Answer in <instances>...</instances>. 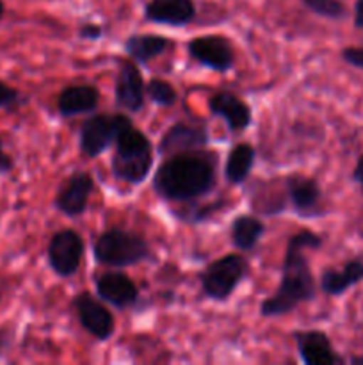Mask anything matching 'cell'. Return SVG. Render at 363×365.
Here are the masks:
<instances>
[{
	"instance_id": "19",
	"label": "cell",
	"mask_w": 363,
	"mask_h": 365,
	"mask_svg": "<svg viewBox=\"0 0 363 365\" xmlns=\"http://www.w3.org/2000/svg\"><path fill=\"white\" fill-rule=\"evenodd\" d=\"M363 280V262L351 260L344 266V269H326L320 274V289L327 296H340L352 285Z\"/></svg>"
},
{
	"instance_id": "15",
	"label": "cell",
	"mask_w": 363,
	"mask_h": 365,
	"mask_svg": "<svg viewBox=\"0 0 363 365\" xmlns=\"http://www.w3.org/2000/svg\"><path fill=\"white\" fill-rule=\"evenodd\" d=\"M294 342L298 346L299 356L306 365L342 364V359L335 355L333 346H331L330 339L324 331H294Z\"/></svg>"
},
{
	"instance_id": "9",
	"label": "cell",
	"mask_w": 363,
	"mask_h": 365,
	"mask_svg": "<svg viewBox=\"0 0 363 365\" xmlns=\"http://www.w3.org/2000/svg\"><path fill=\"white\" fill-rule=\"evenodd\" d=\"M73 309L77 312L80 327L98 342H107L116 331L114 316L89 292H78L73 298Z\"/></svg>"
},
{
	"instance_id": "31",
	"label": "cell",
	"mask_w": 363,
	"mask_h": 365,
	"mask_svg": "<svg viewBox=\"0 0 363 365\" xmlns=\"http://www.w3.org/2000/svg\"><path fill=\"white\" fill-rule=\"evenodd\" d=\"M4 11H6V7H4V2H2V0H0V18L4 16Z\"/></svg>"
},
{
	"instance_id": "24",
	"label": "cell",
	"mask_w": 363,
	"mask_h": 365,
	"mask_svg": "<svg viewBox=\"0 0 363 365\" xmlns=\"http://www.w3.org/2000/svg\"><path fill=\"white\" fill-rule=\"evenodd\" d=\"M302 4L312 13L324 18H331V20H338L345 14V7L340 0H302Z\"/></svg>"
},
{
	"instance_id": "23",
	"label": "cell",
	"mask_w": 363,
	"mask_h": 365,
	"mask_svg": "<svg viewBox=\"0 0 363 365\" xmlns=\"http://www.w3.org/2000/svg\"><path fill=\"white\" fill-rule=\"evenodd\" d=\"M146 96L159 107H171L177 103L178 93L169 82L155 77L146 84Z\"/></svg>"
},
{
	"instance_id": "28",
	"label": "cell",
	"mask_w": 363,
	"mask_h": 365,
	"mask_svg": "<svg viewBox=\"0 0 363 365\" xmlns=\"http://www.w3.org/2000/svg\"><path fill=\"white\" fill-rule=\"evenodd\" d=\"M14 168L13 159L4 152V145H2V139H0V173H9L11 170Z\"/></svg>"
},
{
	"instance_id": "3",
	"label": "cell",
	"mask_w": 363,
	"mask_h": 365,
	"mask_svg": "<svg viewBox=\"0 0 363 365\" xmlns=\"http://www.w3.org/2000/svg\"><path fill=\"white\" fill-rule=\"evenodd\" d=\"M114 145L116 152L110 160L114 177L130 185L142 184L153 166V146L148 135L130 125L117 135Z\"/></svg>"
},
{
	"instance_id": "10",
	"label": "cell",
	"mask_w": 363,
	"mask_h": 365,
	"mask_svg": "<svg viewBox=\"0 0 363 365\" xmlns=\"http://www.w3.org/2000/svg\"><path fill=\"white\" fill-rule=\"evenodd\" d=\"M210 135L205 125L191 123V121H177L171 125L160 138L157 152L160 155H173L182 152H194L209 145Z\"/></svg>"
},
{
	"instance_id": "22",
	"label": "cell",
	"mask_w": 363,
	"mask_h": 365,
	"mask_svg": "<svg viewBox=\"0 0 363 365\" xmlns=\"http://www.w3.org/2000/svg\"><path fill=\"white\" fill-rule=\"evenodd\" d=\"M265 234V225L255 216H237L231 223V242L238 252H251L256 248L262 235Z\"/></svg>"
},
{
	"instance_id": "2",
	"label": "cell",
	"mask_w": 363,
	"mask_h": 365,
	"mask_svg": "<svg viewBox=\"0 0 363 365\" xmlns=\"http://www.w3.org/2000/svg\"><path fill=\"white\" fill-rule=\"evenodd\" d=\"M217 182L216 157L203 152L167 155L153 175V191L171 203H192L214 191Z\"/></svg>"
},
{
	"instance_id": "12",
	"label": "cell",
	"mask_w": 363,
	"mask_h": 365,
	"mask_svg": "<svg viewBox=\"0 0 363 365\" xmlns=\"http://www.w3.org/2000/svg\"><path fill=\"white\" fill-rule=\"evenodd\" d=\"M96 296L114 309L125 310L135 305L139 299V289L130 277L120 271H109L95 280Z\"/></svg>"
},
{
	"instance_id": "13",
	"label": "cell",
	"mask_w": 363,
	"mask_h": 365,
	"mask_svg": "<svg viewBox=\"0 0 363 365\" xmlns=\"http://www.w3.org/2000/svg\"><path fill=\"white\" fill-rule=\"evenodd\" d=\"M209 113L221 118L226 123L228 130L238 134L251 127L253 114L248 103L231 91H219L209 100Z\"/></svg>"
},
{
	"instance_id": "30",
	"label": "cell",
	"mask_w": 363,
	"mask_h": 365,
	"mask_svg": "<svg viewBox=\"0 0 363 365\" xmlns=\"http://www.w3.org/2000/svg\"><path fill=\"white\" fill-rule=\"evenodd\" d=\"M352 180L358 182V184L362 185V191H363V155L359 157L358 163H356L354 171H352Z\"/></svg>"
},
{
	"instance_id": "7",
	"label": "cell",
	"mask_w": 363,
	"mask_h": 365,
	"mask_svg": "<svg viewBox=\"0 0 363 365\" xmlns=\"http://www.w3.org/2000/svg\"><path fill=\"white\" fill-rule=\"evenodd\" d=\"M85 245L80 234L71 228L56 232L52 235L46 248V259L48 266L57 277L71 278L80 269L82 259H84Z\"/></svg>"
},
{
	"instance_id": "4",
	"label": "cell",
	"mask_w": 363,
	"mask_h": 365,
	"mask_svg": "<svg viewBox=\"0 0 363 365\" xmlns=\"http://www.w3.org/2000/svg\"><path fill=\"white\" fill-rule=\"evenodd\" d=\"M93 257L98 264L109 267H132L152 259L148 241L125 228H109L93 241Z\"/></svg>"
},
{
	"instance_id": "25",
	"label": "cell",
	"mask_w": 363,
	"mask_h": 365,
	"mask_svg": "<svg viewBox=\"0 0 363 365\" xmlns=\"http://www.w3.org/2000/svg\"><path fill=\"white\" fill-rule=\"evenodd\" d=\"M18 100H20V93H18V89L11 88V86H7L6 82L0 81V109H2V107L14 106Z\"/></svg>"
},
{
	"instance_id": "21",
	"label": "cell",
	"mask_w": 363,
	"mask_h": 365,
	"mask_svg": "<svg viewBox=\"0 0 363 365\" xmlns=\"http://www.w3.org/2000/svg\"><path fill=\"white\" fill-rule=\"evenodd\" d=\"M169 46V39L160 34H132L125 41V52L139 64H148L162 56Z\"/></svg>"
},
{
	"instance_id": "14",
	"label": "cell",
	"mask_w": 363,
	"mask_h": 365,
	"mask_svg": "<svg viewBox=\"0 0 363 365\" xmlns=\"http://www.w3.org/2000/svg\"><path fill=\"white\" fill-rule=\"evenodd\" d=\"M114 96L120 109L128 113H139L144 107L146 84L142 73L134 63H121L114 86Z\"/></svg>"
},
{
	"instance_id": "18",
	"label": "cell",
	"mask_w": 363,
	"mask_h": 365,
	"mask_svg": "<svg viewBox=\"0 0 363 365\" xmlns=\"http://www.w3.org/2000/svg\"><path fill=\"white\" fill-rule=\"evenodd\" d=\"M100 103L98 88L91 84H75L68 86L60 91L57 98V109L60 116L73 118L80 114L95 113Z\"/></svg>"
},
{
	"instance_id": "26",
	"label": "cell",
	"mask_w": 363,
	"mask_h": 365,
	"mask_svg": "<svg viewBox=\"0 0 363 365\" xmlns=\"http://www.w3.org/2000/svg\"><path fill=\"white\" fill-rule=\"evenodd\" d=\"M342 59L349 63L351 66L363 70V46H351L342 52Z\"/></svg>"
},
{
	"instance_id": "16",
	"label": "cell",
	"mask_w": 363,
	"mask_h": 365,
	"mask_svg": "<svg viewBox=\"0 0 363 365\" xmlns=\"http://www.w3.org/2000/svg\"><path fill=\"white\" fill-rule=\"evenodd\" d=\"M196 16L192 0H149L144 7V18L152 24L185 27Z\"/></svg>"
},
{
	"instance_id": "29",
	"label": "cell",
	"mask_w": 363,
	"mask_h": 365,
	"mask_svg": "<svg viewBox=\"0 0 363 365\" xmlns=\"http://www.w3.org/2000/svg\"><path fill=\"white\" fill-rule=\"evenodd\" d=\"M354 25L358 29H363V0H356V6H354Z\"/></svg>"
},
{
	"instance_id": "27",
	"label": "cell",
	"mask_w": 363,
	"mask_h": 365,
	"mask_svg": "<svg viewBox=\"0 0 363 365\" xmlns=\"http://www.w3.org/2000/svg\"><path fill=\"white\" fill-rule=\"evenodd\" d=\"M103 36V29L96 24H84L78 29V38L88 39V41H96Z\"/></svg>"
},
{
	"instance_id": "11",
	"label": "cell",
	"mask_w": 363,
	"mask_h": 365,
	"mask_svg": "<svg viewBox=\"0 0 363 365\" xmlns=\"http://www.w3.org/2000/svg\"><path fill=\"white\" fill-rule=\"evenodd\" d=\"M95 191V180L85 171H77L66 178L53 200V207L68 217H77L85 212L89 198Z\"/></svg>"
},
{
	"instance_id": "8",
	"label": "cell",
	"mask_w": 363,
	"mask_h": 365,
	"mask_svg": "<svg viewBox=\"0 0 363 365\" xmlns=\"http://www.w3.org/2000/svg\"><path fill=\"white\" fill-rule=\"evenodd\" d=\"M187 52L196 63L217 71V73H226L233 68L235 53L233 46L224 36L209 34L199 36L189 41Z\"/></svg>"
},
{
	"instance_id": "5",
	"label": "cell",
	"mask_w": 363,
	"mask_h": 365,
	"mask_svg": "<svg viewBox=\"0 0 363 365\" xmlns=\"http://www.w3.org/2000/svg\"><path fill=\"white\" fill-rule=\"evenodd\" d=\"M248 274V262L238 253H230L214 260L203 271L201 282L203 294L212 302H226L235 289L242 284Z\"/></svg>"
},
{
	"instance_id": "20",
	"label": "cell",
	"mask_w": 363,
	"mask_h": 365,
	"mask_svg": "<svg viewBox=\"0 0 363 365\" xmlns=\"http://www.w3.org/2000/svg\"><path fill=\"white\" fill-rule=\"evenodd\" d=\"M256 160V150L249 143H238L230 150L224 164V178L228 184L241 185L248 180Z\"/></svg>"
},
{
	"instance_id": "1",
	"label": "cell",
	"mask_w": 363,
	"mask_h": 365,
	"mask_svg": "<svg viewBox=\"0 0 363 365\" xmlns=\"http://www.w3.org/2000/svg\"><path fill=\"white\" fill-rule=\"evenodd\" d=\"M320 246H322V237L310 230H301L288 239L283 266H281L280 285L276 292L270 298L263 299L260 305L262 317L287 316L294 312L301 303H308L315 298V278L302 250H317Z\"/></svg>"
},
{
	"instance_id": "6",
	"label": "cell",
	"mask_w": 363,
	"mask_h": 365,
	"mask_svg": "<svg viewBox=\"0 0 363 365\" xmlns=\"http://www.w3.org/2000/svg\"><path fill=\"white\" fill-rule=\"evenodd\" d=\"M132 120L127 114H93L82 123L78 134L80 152L89 159L102 155L110 145H114L117 135L130 127Z\"/></svg>"
},
{
	"instance_id": "17",
	"label": "cell",
	"mask_w": 363,
	"mask_h": 365,
	"mask_svg": "<svg viewBox=\"0 0 363 365\" xmlns=\"http://www.w3.org/2000/svg\"><path fill=\"white\" fill-rule=\"evenodd\" d=\"M287 196L290 200L292 207L301 217H312L319 214L320 198L322 191L320 185L313 178L302 177V175H292L285 182Z\"/></svg>"
}]
</instances>
